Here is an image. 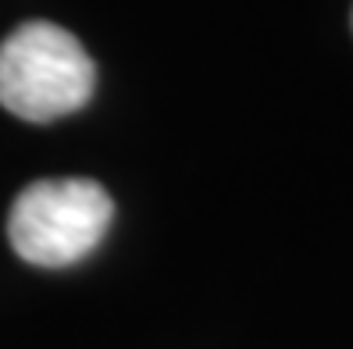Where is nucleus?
<instances>
[{
	"instance_id": "f257e3e1",
	"label": "nucleus",
	"mask_w": 353,
	"mask_h": 349,
	"mask_svg": "<svg viewBox=\"0 0 353 349\" xmlns=\"http://www.w3.org/2000/svg\"><path fill=\"white\" fill-rule=\"evenodd\" d=\"M97 68L79 39L54 22H26L0 43V107L54 121L93 96Z\"/></svg>"
},
{
	"instance_id": "f03ea898",
	"label": "nucleus",
	"mask_w": 353,
	"mask_h": 349,
	"mask_svg": "<svg viewBox=\"0 0 353 349\" xmlns=\"http://www.w3.org/2000/svg\"><path fill=\"white\" fill-rule=\"evenodd\" d=\"M114 203L93 178H39L18 193L8 214L14 253L36 268H68L97 250Z\"/></svg>"
}]
</instances>
